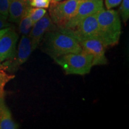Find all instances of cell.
Here are the masks:
<instances>
[{
    "label": "cell",
    "mask_w": 129,
    "mask_h": 129,
    "mask_svg": "<svg viewBox=\"0 0 129 129\" xmlns=\"http://www.w3.org/2000/svg\"><path fill=\"white\" fill-rule=\"evenodd\" d=\"M46 10L42 9V8H32L30 7L29 9V14L33 24L36 23L37 21L41 19L46 14Z\"/></svg>",
    "instance_id": "cell-14"
},
{
    "label": "cell",
    "mask_w": 129,
    "mask_h": 129,
    "mask_svg": "<svg viewBox=\"0 0 129 129\" xmlns=\"http://www.w3.org/2000/svg\"><path fill=\"white\" fill-rule=\"evenodd\" d=\"M98 39L105 47L118 43L121 34V22L119 13L115 10L102 9L97 14Z\"/></svg>",
    "instance_id": "cell-2"
},
{
    "label": "cell",
    "mask_w": 129,
    "mask_h": 129,
    "mask_svg": "<svg viewBox=\"0 0 129 129\" xmlns=\"http://www.w3.org/2000/svg\"><path fill=\"white\" fill-rule=\"evenodd\" d=\"M26 1H27V2H28L29 3V2H30V1H31V0H26Z\"/></svg>",
    "instance_id": "cell-24"
},
{
    "label": "cell",
    "mask_w": 129,
    "mask_h": 129,
    "mask_svg": "<svg viewBox=\"0 0 129 129\" xmlns=\"http://www.w3.org/2000/svg\"><path fill=\"white\" fill-rule=\"evenodd\" d=\"M8 17L0 14V29L12 27V24L8 21Z\"/></svg>",
    "instance_id": "cell-19"
},
{
    "label": "cell",
    "mask_w": 129,
    "mask_h": 129,
    "mask_svg": "<svg viewBox=\"0 0 129 129\" xmlns=\"http://www.w3.org/2000/svg\"><path fill=\"white\" fill-rule=\"evenodd\" d=\"M32 46L28 35H22L19 42L17 50L13 57L1 64V69L13 73L18 70L19 67L28 60L32 52Z\"/></svg>",
    "instance_id": "cell-6"
},
{
    "label": "cell",
    "mask_w": 129,
    "mask_h": 129,
    "mask_svg": "<svg viewBox=\"0 0 129 129\" xmlns=\"http://www.w3.org/2000/svg\"><path fill=\"white\" fill-rule=\"evenodd\" d=\"M43 49L53 59L68 53H78L83 48L73 37L60 28L46 33L43 38Z\"/></svg>",
    "instance_id": "cell-1"
},
{
    "label": "cell",
    "mask_w": 129,
    "mask_h": 129,
    "mask_svg": "<svg viewBox=\"0 0 129 129\" xmlns=\"http://www.w3.org/2000/svg\"><path fill=\"white\" fill-rule=\"evenodd\" d=\"M57 28V27L51 20L49 14L46 13L41 19L34 24L28 34L32 51H34L38 47L46 33Z\"/></svg>",
    "instance_id": "cell-8"
},
{
    "label": "cell",
    "mask_w": 129,
    "mask_h": 129,
    "mask_svg": "<svg viewBox=\"0 0 129 129\" xmlns=\"http://www.w3.org/2000/svg\"><path fill=\"white\" fill-rule=\"evenodd\" d=\"M83 0H65L51 3L49 16L57 28H62L76 13Z\"/></svg>",
    "instance_id": "cell-4"
},
{
    "label": "cell",
    "mask_w": 129,
    "mask_h": 129,
    "mask_svg": "<svg viewBox=\"0 0 129 129\" xmlns=\"http://www.w3.org/2000/svg\"><path fill=\"white\" fill-rule=\"evenodd\" d=\"M120 8L121 17L124 23H126L129 18V0H122Z\"/></svg>",
    "instance_id": "cell-15"
},
{
    "label": "cell",
    "mask_w": 129,
    "mask_h": 129,
    "mask_svg": "<svg viewBox=\"0 0 129 129\" xmlns=\"http://www.w3.org/2000/svg\"><path fill=\"white\" fill-rule=\"evenodd\" d=\"M62 1V0H51V3H56V2H59V1Z\"/></svg>",
    "instance_id": "cell-23"
},
{
    "label": "cell",
    "mask_w": 129,
    "mask_h": 129,
    "mask_svg": "<svg viewBox=\"0 0 129 129\" xmlns=\"http://www.w3.org/2000/svg\"><path fill=\"white\" fill-rule=\"evenodd\" d=\"M6 84L0 83V98H3L4 97L5 95V91H4V87Z\"/></svg>",
    "instance_id": "cell-21"
},
{
    "label": "cell",
    "mask_w": 129,
    "mask_h": 129,
    "mask_svg": "<svg viewBox=\"0 0 129 129\" xmlns=\"http://www.w3.org/2000/svg\"><path fill=\"white\" fill-rule=\"evenodd\" d=\"M66 74L84 75L90 73L93 67L91 54L84 50L78 53H68L54 59Z\"/></svg>",
    "instance_id": "cell-3"
},
{
    "label": "cell",
    "mask_w": 129,
    "mask_h": 129,
    "mask_svg": "<svg viewBox=\"0 0 129 129\" xmlns=\"http://www.w3.org/2000/svg\"><path fill=\"white\" fill-rule=\"evenodd\" d=\"M0 69H1V62H0Z\"/></svg>",
    "instance_id": "cell-25"
},
{
    "label": "cell",
    "mask_w": 129,
    "mask_h": 129,
    "mask_svg": "<svg viewBox=\"0 0 129 129\" xmlns=\"http://www.w3.org/2000/svg\"><path fill=\"white\" fill-rule=\"evenodd\" d=\"M103 0H83L73 17L64 26V29L75 28L82 20L104 9Z\"/></svg>",
    "instance_id": "cell-7"
},
{
    "label": "cell",
    "mask_w": 129,
    "mask_h": 129,
    "mask_svg": "<svg viewBox=\"0 0 129 129\" xmlns=\"http://www.w3.org/2000/svg\"><path fill=\"white\" fill-rule=\"evenodd\" d=\"M11 28H12V27H9V28H6L2 29H0V38H1V37H2L3 35L7 31V30H9Z\"/></svg>",
    "instance_id": "cell-22"
},
{
    "label": "cell",
    "mask_w": 129,
    "mask_h": 129,
    "mask_svg": "<svg viewBox=\"0 0 129 129\" xmlns=\"http://www.w3.org/2000/svg\"><path fill=\"white\" fill-rule=\"evenodd\" d=\"M83 50L91 54L93 57V67L104 65L108 63L105 56L106 47L99 39L91 38L79 42Z\"/></svg>",
    "instance_id": "cell-9"
},
{
    "label": "cell",
    "mask_w": 129,
    "mask_h": 129,
    "mask_svg": "<svg viewBox=\"0 0 129 129\" xmlns=\"http://www.w3.org/2000/svg\"><path fill=\"white\" fill-rule=\"evenodd\" d=\"M19 125L13 119L12 113L6 105L4 97L0 98V129H16Z\"/></svg>",
    "instance_id": "cell-12"
},
{
    "label": "cell",
    "mask_w": 129,
    "mask_h": 129,
    "mask_svg": "<svg viewBox=\"0 0 129 129\" xmlns=\"http://www.w3.org/2000/svg\"><path fill=\"white\" fill-rule=\"evenodd\" d=\"M15 75L12 74H7L4 70L0 69V83L7 84L10 80L13 79Z\"/></svg>",
    "instance_id": "cell-18"
},
{
    "label": "cell",
    "mask_w": 129,
    "mask_h": 129,
    "mask_svg": "<svg viewBox=\"0 0 129 129\" xmlns=\"http://www.w3.org/2000/svg\"><path fill=\"white\" fill-rule=\"evenodd\" d=\"M19 36L12 27L0 38V62L13 57Z\"/></svg>",
    "instance_id": "cell-10"
},
{
    "label": "cell",
    "mask_w": 129,
    "mask_h": 129,
    "mask_svg": "<svg viewBox=\"0 0 129 129\" xmlns=\"http://www.w3.org/2000/svg\"><path fill=\"white\" fill-rule=\"evenodd\" d=\"M121 1L122 0H105V3L107 9H111L118 6Z\"/></svg>",
    "instance_id": "cell-20"
},
{
    "label": "cell",
    "mask_w": 129,
    "mask_h": 129,
    "mask_svg": "<svg viewBox=\"0 0 129 129\" xmlns=\"http://www.w3.org/2000/svg\"><path fill=\"white\" fill-rule=\"evenodd\" d=\"M29 7L24 13L19 23V32L22 35H28L34 25L29 14Z\"/></svg>",
    "instance_id": "cell-13"
},
{
    "label": "cell",
    "mask_w": 129,
    "mask_h": 129,
    "mask_svg": "<svg viewBox=\"0 0 129 129\" xmlns=\"http://www.w3.org/2000/svg\"><path fill=\"white\" fill-rule=\"evenodd\" d=\"M97 14L98 13L87 16L72 29H60L73 37L78 43L83 40L91 38L98 39V22Z\"/></svg>",
    "instance_id": "cell-5"
},
{
    "label": "cell",
    "mask_w": 129,
    "mask_h": 129,
    "mask_svg": "<svg viewBox=\"0 0 129 129\" xmlns=\"http://www.w3.org/2000/svg\"><path fill=\"white\" fill-rule=\"evenodd\" d=\"M51 0H31L29 5L31 7L47 9L49 7Z\"/></svg>",
    "instance_id": "cell-16"
},
{
    "label": "cell",
    "mask_w": 129,
    "mask_h": 129,
    "mask_svg": "<svg viewBox=\"0 0 129 129\" xmlns=\"http://www.w3.org/2000/svg\"><path fill=\"white\" fill-rule=\"evenodd\" d=\"M11 0H0V14L9 16V9Z\"/></svg>",
    "instance_id": "cell-17"
},
{
    "label": "cell",
    "mask_w": 129,
    "mask_h": 129,
    "mask_svg": "<svg viewBox=\"0 0 129 129\" xmlns=\"http://www.w3.org/2000/svg\"><path fill=\"white\" fill-rule=\"evenodd\" d=\"M29 7V3L26 0H11L8 16L9 22L19 24L22 16Z\"/></svg>",
    "instance_id": "cell-11"
}]
</instances>
